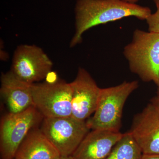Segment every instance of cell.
Segmentation results:
<instances>
[{"instance_id":"obj_9","label":"cell","mask_w":159,"mask_h":159,"mask_svg":"<svg viewBox=\"0 0 159 159\" xmlns=\"http://www.w3.org/2000/svg\"><path fill=\"white\" fill-rule=\"evenodd\" d=\"M129 132L142 154H159V113L151 103L134 116Z\"/></svg>"},{"instance_id":"obj_17","label":"cell","mask_w":159,"mask_h":159,"mask_svg":"<svg viewBox=\"0 0 159 159\" xmlns=\"http://www.w3.org/2000/svg\"><path fill=\"white\" fill-rule=\"evenodd\" d=\"M126 2L130 3V4H137L139 0H122Z\"/></svg>"},{"instance_id":"obj_4","label":"cell","mask_w":159,"mask_h":159,"mask_svg":"<svg viewBox=\"0 0 159 159\" xmlns=\"http://www.w3.org/2000/svg\"><path fill=\"white\" fill-rule=\"evenodd\" d=\"M44 117L33 106L19 113L6 114L0 124L1 159H14L20 145Z\"/></svg>"},{"instance_id":"obj_5","label":"cell","mask_w":159,"mask_h":159,"mask_svg":"<svg viewBox=\"0 0 159 159\" xmlns=\"http://www.w3.org/2000/svg\"><path fill=\"white\" fill-rule=\"evenodd\" d=\"M34 106L44 118H61L72 115L70 83L63 80L34 83L31 85Z\"/></svg>"},{"instance_id":"obj_1","label":"cell","mask_w":159,"mask_h":159,"mask_svg":"<svg viewBox=\"0 0 159 159\" xmlns=\"http://www.w3.org/2000/svg\"><path fill=\"white\" fill-rule=\"evenodd\" d=\"M74 10L75 32L71 48L81 43L84 33L95 26L130 16L146 20L152 14L149 7L122 0H77Z\"/></svg>"},{"instance_id":"obj_16","label":"cell","mask_w":159,"mask_h":159,"mask_svg":"<svg viewBox=\"0 0 159 159\" xmlns=\"http://www.w3.org/2000/svg\"><path fill=\"white\" fill-rule=\"evenodd\" d=\"M151 103L154 106L159 113V97H154L151 100Z\"/></svg>"},{"instance_id":"obj_13","label":"cell","mask_w":159,"mask_h":159,"mask_svg":"<svg viewBox=\"0 0 159 159\" xmlns=\"http://www.w3.org/2000/svg\"><path fill=\"white\" fill-rule=\"evenodd\" d=\"M142 153L129 132L123 134L106 159H141Z\"/></svg>"},{"instance_id":"obj_11","label":"cell","mask_w":159,"mask_h":159,"mask_svg":"<svg viewBox=\"0 0 159 159\" xmlns=\"http://www.w3.org/2000/svg\"><path fill=\"white\" fill-rule=\"evenodd\" d=\"M1 82L0 93L9 113H19L34 106L32 84L18 79L10 71L2 74Z\"/></svg>"},{"instance_id":"obj_6","label":"cell","mask_w":159,"mask_h":159,"mask_svg":"<svg viewBox=\"0 0 159 159\" xmlns=\"http://www.w3.org/2000/svg\"><path fill=\"white\" fill-rule=\"evenodd\" d=\"M40 129L61 156H72L90 129L86 121L72 116L44 118Z\"/></svg>"},{"instance_id":"obj_8","label":"cell","mask_w":159,"mask_h":159,"mask_svg":"<svg viewBox=\"0 0 159 159\" xmlns=\"http://www.w3.org/2000/svg\"><path fill=\"white\" fill-rule=\"evenodd\" d=\"M70 83L72 88L71 116L86 121L96 111L101 88L89 73L81 67L75 79Z\"/></svg>"},{"instance_id":"obj_19","label":"cell","mask_w":159,"mask_h":159,"mask_svg":"<svg viewBox=\"0 0 159 159\" xmlns=\"http://www.w3.org/2000/svg\"><path fill=\"white\" fill-rule=\"evenodd\" d=\"M152 1H153V2L154 3V4H155L156 6H157L158 5L159 3V0H152Z\"/></svg>"},{"instance_id":"obj_3","label":"cell","mask_w":159,"mask_h":159,"mask_svg":"<svg viewBox=\"0 0 159 159\" xmlns=\"http://www.w3.org/2000/svg\"><path fill=\"white\" fill-rule=\"evenodd\" d=\"M137 80L124 81L115 86L100 89L96 111L86 121L92 130L120 132L123 107L130 94L139 87Z\"/></svg>"},{"instance_id":"obj_12","label":"cell","mask_w":159,"mask_h":159,"mask_svg":"<svg viewBox=\"0 0 159 159\" xmlns=\"http://www.w3.org/2000/svg\"><path fill=\"white\" fill-rule=\"evenodd\" d=\"M61 156L41 129L36 127L20 145L14 159H59Z\"/></svg>"},{"instance_id":"obj_10","label":"cell","mask_w":159,"mask_h":159,"mask_svg":"<svg viewBox=\"0 0 159 159\" xmlns=\"http://www.w3.org/2000/svg\"><path fill=\"white\" fill-rule=\"evenodd\" d=\"M122 135L120 132L92 130L72 156L74 159H106Z\"/></svg>"},{"instance_id":"obj_2","label":"cell","mask_w":159,"mask_h":159,"mask_svg":"<svg viewBox=\"0 0 159 159\" xmlns=\"http://www.w3.org/2000/svg\"><path fill=\"white\" fill-rule=\"evenodd\" d=\"M123 54L132 73L159 87V33L136 29Z\"/></svg>"},{"instance_id":"obj_20","label":"cell","mask_w":159,"mask_h":159,"mask_svg":"<svg viewBox=\"0 0 159 159\" xmlns=\"http://www.w3.org/2000/svg\"><path fill=\"white\" fill-rule=\"evenodd\" d=\"M157 97H159V87H158L157 89Z\"/></svg>"},{"instance_id":"obj_15","label":"cell","mask_w":159,"mask_h":159,"mask_svg":"<svg viewBox=\"0 0 159 159\" xmlns=\"http://www.w3.org/2000/svg\"><path fill=\"white\" fill-rule=\"evenodd\" d=\"M141 159H159V154H142Z\"/></svg>"},{"instance_id":"obj_14","label":"cell","mask_w":159,"mask_h":159,"mask_svg":"<svg viewBox=\"0 0 159 159\" xmlns=\"http://www.w3.org/2000/svg\"><path fill=\"white\" fill-rule=\"evenodd\" d=\"M157 11L145 20L148 25V31L159 33V3L156 6Z\"/></svg>"},{"instance_id":"obj_7","label":"cell","mask_w":159,"mask_h":159,"mask_svg":"<svg viewBox=\"0 0 159 159\" xmlns=\"http://www.w3.org/2000/svg\"><path fill=\"white\" fill-rule=\"evenodd\" d=\"M53 62L44 51L34 45H22L16 49L10 71L18 79L33 84L50 74Z\"/></svg>"},{"instance_id":"obj_18","label":"cell","mask_w":159,"mask_h":159,"mask_svg":"<svg viewBox=\"0 0 159 159\" xmlns=\"http://www.w3.org/2000/svg\"><path fill=\"white\" fill-rule=\"evenodd\" d=\"M59 159H74L72 156H61Z\"/></svg>"}]
</instances>
